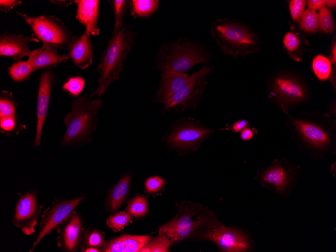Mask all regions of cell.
<instances>
[{"instance_id":"44dd1931","label":"cell","mask_w":336,"mask_h":252,"mask_svg":"<svg viewBox=\"0 0 336 252\" xmlns=\"http://www.w3.org/2000/svg\"><path fill=\"white\" fill-rule=\"evenodd\" d=\"M69 58L65 54L61 55L56 49L43 45L38 49L32 50L27 61L36 70L65 62Z\"/></svg>"},{"instance_id":"7402d4cb","label":"cell","mask_w":336,"mask_h":252,"mask_svg":"<svg viewBox=\"0 0 336 252\" xmlns=\"http://www.w3.org/2000/svg\"><path fill=\"white\" fill-rule=\"evenodd\" d=\"M150 240L148 235H122L109 240L102 250L105 252H137Z\"/></svg>"},{"instance_id":"30bf717a","label":"cell","mask_w":336,"mask_h":252,"mask_svg":"<svg viewBox=\"0 0 336 252\" xmlns=\"http://www.w3.org/2000/svg\"><path fill=\"white\" fill-rule=\"evenodd\" d=\"M84 198L80 196L69 200L54 199L41 215L38 233L29 251H33L45 236L65 221Z\"/></svg>"},{"instance_id":"9a60e30c","label":"cell","mask_w":336,"mask_h":252,"mask_svg":"<svg viewBox=\"0 0 336 252\" xmlns=\"http://www.w3.org/2000/svg\"><path fill=\"white\" fill-rule=\"evenodd\" d=\"M55 80L53 69L47 68L40 76L37 102V128L34 147L40 145L42 128L46 119L52 88Z\"/></svg>"},{"instance_id":"ac0fdd59","label":"cell","mask_w":336,"mask_h":252,"mask_svg":"<svg viewBox=\"0 0 336 252\" xmlns=\"http://www.w3.org/2000/svg\"><path fill=\"white\" fill-rule=\"evenodd\" d=\"M90 36L86 31L74 35L68 46V56L74 66L81 69L93 63L94 51Z\"/></svg>"},{"instance_id":"b9f144b4","label":"cell","mask_w":336,"mask_h":252,"mask_svg":"<svg viewBox=\"0 0 336 252\" xmlns=\"http://www.w3.org/2000/svg\"><path fill=\"white\" fill-rule=\"evenodd\" d=\"M308 9L314 11L319 10L324 7L325 5V1L324 0H309L307 2Z\"/></svg>"},{"instance_id":"ba28073f","label":"cell","mask_w":336,"mask_h":252,"mask_svg":"<svg viewBox=\"0 0 336 252\" xmlns=\"http://www.w3.org/2000/svg\"><path fill=\"white\" fill-rule=\"evenodd\" d=\"M213 69L212 67L203 66L199 70L194 72L190 81L162 104V114L175 108L176 111L179 112L195 109L208 83L206 77Z\"/></svg>"},{"instance_id":"ffe728a7","label":"cell","mask_w":336,"mask_h":252,"mask_svg":"<svg viewBox=\"0 0 336 252\" xmlns=\"http://www.w3.org/2000/svg\"><path fill=\"white\" fill-rule=\"evenodd\" d=\"M100 1L75 0L77 5L76 18L91 35L97 36L100 30L98 27L99 17Z\"/></svg>"},{"instance_id":"60d3db41","label":"cell","mask_w":336,"mask_h":252,"mask_svg":"<svg viewBox=\"0 0 336 252\" xmlns=\"http://www.w3.org/2000/svg\"><path fill=\"white\" fill-rule=\"evenodd\" d=\"M248 122L244 119L239 120L231 125H228L226 130H231L233 132L237 133L240 132L244 128L247 127Z\"/></svg>"},{"instance_id":"ab89813d","label":"cell","mask_w":336,"mask_h":252,"mask_svg":"<svg viewBox=\"0 0 336 252\" xmlns=\"http://www.w3.org/2000/svg\"><path fill=\"white\" fill-rule=\"evenodd\" d=\"M22 3L21 0H1L0 1V10L7 13L15 7L19 6Z\"/></svg>"},{"instance_id":"5bb4252c","label":"cell","mask_w":336,"mask_h":252,"mask_svg":"<svg viewBox=\"0 0 336 252\" xmlns=\"http://www.w3.org/2000/svg\"><path fill=\"white\" fill-rule=\"evenodd\" d=\"M306 96L305 87L299 79L283 74L275 78L270 97L285 107L302 102Z\"/></svg>"},{"instance_id":"7dc6e473","label":"cell","mask_w":336,"mask_h":252,"mask_svg":"<svg viewBox=\"0 0 336 252\" xmlns=\"http://www.w3.org/2000/svg\"><path fill=\"white\" fill-rule=\"evenodd\" d=\"M84 251L86 252H99L100 251V250H99L97 248L93 247H89L87 249H86Z\"/></svg>"},{"instance_id":"277c9868","label":"cell","mask_w":336,"mask_h":252,"mask_svg":"<svg viewBox=\"0 0 336 252\" xmlns=\"http://www.w3.org/2000/svg\"><path fill=\"white\" fill-rule=\"evenodd\" d=\"M212 36L221 50L232 57L258 52L260 41L248 28L228 18L218 19L211 26Z\"/></svg>"},{"instance_id":"2e32d148","label":"cell","mask_w":336,"mask_h":252,"mask_svg":"<svg viewBox=\"0 0 336 252\" xmlns=\"http://www.w3.org/2000/svg\"><path fill=\"white\" fill-rule=\"evenodd\" d=\"M32 42L40 41L35 37L5 31L0 36V55L20 61L23 57L29 56L32 50L28 45Z\"/></svg>"},{"instance_id":"9c48e42d","label":"cell","mask_w":336,"mask_h":252,"mask_svg":"<svg viewBox=\"0 0 336 252\" xmlns=\"http://www.w3.org/2000/svg\"><path fill=\"white\" fill-rule=\"evenodd\" d=\"M165 136L166 142L179 149L196 148L216 130L207 128L191 118L179 119L169 130Z\"/></svg>"},{"instance_id":"4316f807","label":"cell","mask_w":336,"mask_h":252,"mask_svg":"<svg viewBox=\"0 0 336 252\" xmlns=\"http://www.w3.org/2000/svg\"><path fill=\"white\" fill-rule=\"evenodd\" d=\"M300 28L309 33H316L319 30L318 13L308 9L304 11L299 21Z\"/></svg>"},{"instance_id":"836d02e7","label":"cell","mask_w":336,"mask_h":252,"mask_svg":"<svg viewBox=\"0 0 336 252\" xmlns=\"http://www.w3.org/2000/svg\"><path fill=\"white\" fill-rule=\"evenodd\" d=\"M147 211V201L141 196L135 197L128 203L127 212L132 216L141 217L146 214Z\"/></svg>"},{"instance_id":"4dcf8cb0","label":"cell","mask_w":336,"mask_h":252,"mask_svg":"<svg viewBox=\"0 0 336 252\" xmlns=\"http://www.w3.org/2000/svg\"><path fill=\"white\" fill-rule=\"evenodd\" d=\"M16 105L11 94L3 91L0 97V118L15 117Z\"/></svg>"},{"instance_id":"7bdbcfd3","label":"cell","mask_w":336,"mask_h":252,"mask_svg":"<svg viewBox=\"0 0 336 252\" xmlns=\"http://www.w3.org/2000/svg\"><path fill=\"white\" fill-rule=\"evenodd\" d=\"M253 130L249 127H246L241 131L240 137L243 140H249L253 138Z\"/></svg>"},{"instance_id":"d6a6232c","label":"cell","mask_w":336,"mask_h":252,"mask_svg":"<svg viewBox=\"0 0 336 252\" xmlns=\"http://www.w3.org/2000/svg\"><path fill=\"white\" fill-rule=\"evenodd\" d=\"M131 222V215L121 211L110 215L106 220L107 225L113 231H119Z\"/></svg>"},{"instance_id":"e0dca14e","label":"cell","mask_w":336,"mask_h":252,"mask_svg":"<svg viewBox=\"0 0 336 252\" xmlns=\"http://www.w3.org/2000/svg\"><path fill=\"white\" fill-rule=\"evenodd\" d=\"M81 219L74 211L57 228V244L63 251H76L82 232Z\"/></svg>"},{"instance_id":"6da1fadb","label":"cell","mask_w":336,"mask_h":252,"mask_svg":"<svg viewBox=\"0 0 336 252\" xmlns=\"http://www.w3.org/2000/svg\"><path fill=\"white\" fill-rule=\"evenodd\" d=\"M136 33L124 24L112 36L101 53L97 70L98 85L89 98L100 97L108 87L120 77L124 63L135 43Z\"/></svg>"},{"instance_id":"d4e9b609","label":"cell","mask_w":336,"mask_h":252,"mask_svg":"<svg viewBox=\"0 0 336 252\" xmlns=\"http://www.w3.org/2000/svg\"><path fill=\"white\" fill-rule=\"evenodd\" d=\"M158 0H132L129 1L130 12L134 18H147L158 9Z\"/></svg>"},{"instance_id":"f35d334b","label":"cell","mask_w":336,"mask_h":252,"mask_svg":"<svg viewBox=\"0 0 336 252\" xmlns=\"http://www.w3.org/2000/svg\"><path fill=\"white\" fill-rule=\"evenodd\" d=\"M16 126L15 117H7L0 119V127L4 133H10Z\"/></svg>"},{"instance_id":"83f0119b","label":"cell","mask_w":336,"mask_h":252,"mask_svg":"<svg viewBox=\"0 0 336 252\" xmlns=\"http://www.w3.org/2000/svg\"><path fill=\"white\" fill-rule=\"evenodd\" d=\"M313 71L320 80L327 79L331 72V65L329 60L322 55L316 56L312 62Z\"/></svg>"},{"instance_id":"7a4b0ae2","label":"cell","mask_w":336,"mask_h":252,"mask_svg":"<svg viewBox=\"0 0 336 252\" xmlns=\"http://www.w3.org/2000/svg\"><path fill=\"white\" fill-rule=\"evenodd\" d=\"M220 223L211 210L199 203L187 202L179 206L172 220L159 226V234L166 235L173 244L196 236L200 239L205 230Z\"/></svg>"},{"instance_id":"74e56055","label":"cell","mask_w":336,"mask_h":252,"mask_svg":"<svg viewBox=\"0 0 336 252\" xmlns=\"http://www.w3.org/2000/svg\"><path fill=\"white\" fill-rule=\"evenodd\" d=\"M164 184V180L155 176L148 178L145 182V187L149 193H154L161 190Z\"/></svg>"},{"instance_id":"cb8c5ba5","label":"cell","mask_w":336,"mask_h":252,"mask_svg":"<svg viewBox=\"0 0 336 252\" xmlns=\"http://www.w3.org/2000/svg\"><path fill=\"white\" fill-rule=\"evenodd\" d=\"M130 182V175H125L112 189L109 197V204L112 211H116L121 206L128 192Z\"/></svg>"},{"instance_id":"1f68e13d","label":"cell","mask_w":336,"mask_h":252,"mask_svg":"<svg viewBox=\"0 0 336 252\" xmlns=\"http://www.w3.org/2000/svg\"><path fill=\"white\" fill-rule=\"evenodd\" d=\"M110 2L111 3L115 15V24L113 31L114 32L117 31L125 24L123 19L127 12L129 1L126 0H113Z\"/></svg>"},{"instance_id":"e575fe53","label":"cell","mask_w":336,"mask_h":252,"mask_svg":"<svg viewBox=\"0 0 336 252\" xmlns=\"http://www.w3.org/2000/svg\"><path fill=\"white\" fill-rule=\"evenodd\" d=\"M85 85L83 78L76 76L69 78L63 85L62 89L73 96H77L83 91Z\"/></svg>"},{"instance_id":"f546056e","label":"cell","mask_w":336,"mask_h":252,"mask_svg":"<svg viewBox=\"0 0 336 252\" xmlns=\"http://www.w3.org/2000/svg\"><path fill=\"white\" fill-rule=\"evenodd\" d=\"M319 30L326 34L334 32L335 26L331 12L327 7L319 10L318 13Z\"/></svg>"},{"instance_id":"f6af8a7d","label":"cell","mask_w":336,"mask_h":252,"mask_svg":"<svg viewBox=\"0 0 336 252\" xmlns=\"http://www.w3.org/2000/svg\"><path fill=\"white\" fill-rule=\"evenodd\" d=\"M336 44L335 42H334L333 46H332V48L331 49V51L330 52V59L329 61L332 64H335L336 62Z\"/></svg>"},{"instance_id":"4fadbf2b","label":"cell","mask_w":336,"mask_h":252,"mask_svg":"<svg viewBox=\"0 0 336 252\" xmlns=\"http://www.w3.org/2000/svg\"><path fill=\"white\" fill-rule=\"evenodd\" d=\"M289 117L298 137L309 150L322 152L331 146L332 135L324 126L311 121Z\"/></svg>"},{"instance_id":"8d00e7d4","label":"cell","mask_w":336,"mask_h":252,"mask_svg":"<svg viewBox=\"0 0 336 252\" xmlns=\"http://www.w3.org/2000/svg\"><path fill=\"white\" fill-rule=\"evenodd\" d=\"M306 1L304 0H292L289 2V9L293 21L299 22L303 14Z\"/></svg>"},{"instance_id":"603a6c76","label":"cell","mask_w":336,"mask_h":252,"mask_svg":"<svg viewBox=\"0 0 336 252\" xmlns=\"http://www.w3.org/2000/svg\"><path fill=\"white\" fill-rule=\"evenodd\" d=\"M307 42L305 38L293 32L287 33L283 39L284 45L290 58L296 62L302 60L303 51L308 50L306 48L308 46Z\"/></svg>"},{"instance_id":"5b68a950","label":"cell","mask_w":336,"mask_h":252,"mask_svg":"<svg viewBox=\"0 0 336 252\" xmlns=\"http://www.w3.org/2000/svg\"><path fill=\"white\" fill-rule=\"evenodd\" d=\"M103 101V99L91 100L83 96L72 102L71 111L63 119L66 131L60 145L66 146L80 142L96 130L98 113Z\"/></svg>"},{"instance_id":"7c38bea8","label":"cell","mask_w":336,"mask_h":252,"mask_svg":"<svg viewBox=\"0 0 336 252\" xmlns=\"http://www.w3.org/2000/svg\"><path fill=\"white\" fill-rule=\"evenodd\" d=\"M42 208L38 203L35 191L23 194L16 205L12 219L13 224L26 235L34 234Z\"/></svg>"},{"instance_id":"8992f818","label":"cell","mask_w":336,"mask_h":252,"mask_svg":"<svg viewBox=\"0 0 336 252\" xmlns=\"http://www.w3.org/2000/svg\"><path fill=\"white\" fill-rule=\"evenodd\" d=\"M17 14L29 25L34 37L44 46L54 49L66 48L74 36L67 26L54 16L31 17L18 12Z\"/></svg>"},{"instance_id":"3957f363","label":"cell","mask_w":336,"mask_h":252,"mask_svg":"<svg viewBox=\"0 0 336 252\" xmlns=\"http://www.w3.org/2000/svg\"><path fill=\"white\" fill-rule=\"evenodd\" d=\"M211 57V53L201 42L181 37L159 46L156 67L162 71L184 73L196 64L209 62Z\"/></svg>"},{"instance_id":"52a82bcc","label":"cell","mask_w":336,"mask_h":252,"mask_svg":"<svg viewBox=\"0 0 336 252\" xmlns=\"http://www.w3.org/2000/svg\"><path fill=\"white\" fill-rule=\"evenodd\" d=\"M297 172V167L286 158L275 159L258 172L256 179L263 187L288 198L296 185Z\"/></svg>"},{"instance_id":"484cf974","label":"cell","mask_w":336,"mask_h":252,"mask_svg":"<svg viewBox=\"0 0 336 252\" xmlns=\"http://www.w3.org/2000/svg\"><path fill=\"white\" fill-rule=\"evenodd\" d=\"M35 71L36 70L27 61H18L8 68L10 77L16 82L24 81Z\"/></svg>"},{"instance_id":"bcb514c9","label":"cell","mask_w":336,"mask_h":252,"mask_svg":"<svg viewBox=\"0 0 336 252\" xmlns=\"http://www.w3.org/2000/svg\"><path fill=\"white\" fill-rule=\"evenodd\" d=\"M325 5H326L328 7L330 8H335V5H336V1L335 0H334V1H330V0L325 1Z\"/></svg>"},{"instance_id":"f1b7e54d","label":"cell","mask_w":336,"mask_h":252,"mask_svg":"<svg viewBox=\"0 0 336 252\" xmlns=\"http://www.w3.org/2000/svg\"><path fill=\"white\" fill-rule=\"evenodd\" d=\"M172 243L170 239L164 234H159L150 241L139 251L142 252H166Z\"/></svg>"},{"instance_id":"8fae6325","label":"cell","mask_w":336,"mask_h":252,"mask_svg":"<svg viewBox=\"0 0 336 252\" xmlns=\"http://www.w3.org/2000/svg\"><path fill=\"white\" fill-rule=\"evenodd\" d=\"M200 239L211 240L224 252H244L252 247L251 240L244 232L221 223L205 230Z\"/></svg>"},{"instance_id":"d590c367","label":"cell","mask_w":336,"mask_h":252,"mask_svg":"<svg viewBox=\"0 0 336 252\" xmlns=\"http://www.w3.org/2000/svg\"><path fill=\"white\" fill-rule=\"evenodd\" d=\"M85 242L88 247L101 248L104 246L105 241L103 233L97 230H94L88 233Z\"/></svg>"},{"instance_id":"d6986e66","label":"cell","mask_w":336,"mask_h":252,"mask_svg":"<svg viewBox=\"0 0 336 252\" xmlns=\"http://www.w3.org/2000/svg\"><path fill=\"white\" fill-rule=\"evenodd\" d=\"M193 75L171 71H162L159 88L154 101L163 104L174 94L180 91L191 80Z\"/></svg>"},{"instance_id":"ee69618b","label":"cell","mask_w":336,"mask_h":252,"mask_svg":"<svg viewBox=\"0 0 336 252\" xmlns=\"http://www.w3.org/2000/svg\"><path fill=\"white\" fill-rule=\"evenodd\" d=\"M50 2L59 7H68L74 1L71 0H52Z\"/></svg>"}]
</instances>
